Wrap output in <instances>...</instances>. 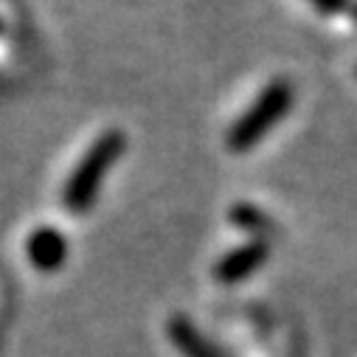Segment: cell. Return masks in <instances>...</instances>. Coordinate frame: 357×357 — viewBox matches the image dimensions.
<instances>
[{"instance_id": "1", "label": "cell", "mask_w": 357, "mask_h": 357, "mask_svg": "<svg viewBox=\"0 0 357 357\" xmlns=\"http://www.w3.org/2000/svg\"><path fill=\"white\" fill-rule=\"evenodd\" d=\"M124 149H127V135L121 130H107L91 144V149L82 155L79 166L70 172L62 192V203L70 214H87L93 208L107 172L124 155Z\"/></svg>"}, {"instance_id": "2", "label": "cell", "mask_w": 357, "mask_h": 357, "mask_svg": "<svg viewBox=\"0 0 357 357\" xmlns=\"http://www.w3.org/2000/svg\"><path fill=\"white\" fill-rule=\"evenodd\" d=\"M293 107V84L287 79H273L259 93V99L242 113V119L228 130L225 144L231 152L253 149L267 132H271Z\"/></svg>"}, {"instance_id": "3", "label": "cell", "mask_w": 357, "mask_h": 357, "mask_svg": "<svg viewBox=\"0 0 357 357\" xmlns=\"http://www.w3.org/2000/svg\"><path fill=\"white\" fill-rule=\"evenodd\" d=\"M26 256L29 261L37 267L40 273H54L65 264L68 259V239L51 228V225H40L29 239H26Z\"/></svg>"}, {"instance_id": "4", "label": "cell", "mask_w": 357, "mask_h": 357, "mask_svg": "<svg viewBox=\"0 0 357 357\" xmlns=\"http://www.w3.org/2000/svg\"><path fill=\"white\" fill-rule=\"evenodd\" d=\"M267 253H271V250H267L264 239H256L250 245H242V248L231 250L217 264V279L222 284H236V282L248 279L253 271H259V267L267 261Z\"/></svg>"}, {"instance_id": "5", "label": "cell", "mask_w": 357, "mask_h": 357, "mask_svg": "<svg viewBox=\"0 0 357 357\" xmlns=\"http://www.w3.org/2000/svg\"><path fill=\"white\" fill-rule=\"evenodd\" d=\"M169 335H172L174 346L181 349L186 357H222V354H217V351L203 340V335H200L186 318H174V321L169 324Z\"/></svg>"}, {"instance_id": "6", "label": "cell", "mask_w": 357, "mask_h": 357, "mask_svg": "<svg viewBox=\"0 0 357 357\" xmlns=\"http://www.w3.org/2000/svg\"><path fill=\"white\" fill-rule=\"evenodd\" d=\"M231 220L239 222L242 228L248 231H264V228H271V220H267L261 211H256L253 206H239L231 211Z\"/></svg>"}, {"instance_id": "7", "label": "cell", "mask_w": 357, "mask_h": 357, "mask_svg": "<svg viewBox=\"0 0 357 357\" xmlns=\"http://www.w3.org/2000/svg\"><path fill=\"white\" fill-rule=\"evenodd\" d=\"M312 6L321 9V12H326V15H335V12L346 9V0H312Z\"/></svg>"}]
</instances>
